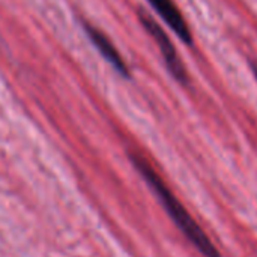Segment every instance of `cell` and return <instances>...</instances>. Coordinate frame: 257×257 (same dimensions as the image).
I'll use <instances>...</instances> for the list:
<instances>
[{
  "label": "cell",
  "instance_id": "6da1fadb",
  "mask_svg": "<svg viewBox=\"0 0 257 257\" xmlns=\"http://www.w3.org/2000/svg\"><path fill=\"white\" fill-rule=\"evenodd\" d=\"M131 163L142 175V178L146 181L149 188L155 193L170 220L175 223L179 232L193 244V247L203 257H221L220 250L209 239L206 232L190 215L185 206L179 202V199L172 193V190L167 187V184L158 175V172L151 166V163L139 154L131 155Z\"/></svg>",
  "mask_w": 257,
  "mask_h": 257
},
{
  "label": "cell",
  "instance_id": "7a4b0ae2",
  "mask_svg": "<svg viewBox=\"0 0 257 257\" xmlns=\"http://www.w3.org/2000/svg\"><path fill=\"white\" fill-rule=\"evenodd\" d=\"M140 17V21L143 24V27L149 32V35L154 38V41L157 42V45L160 47V51L164 57V62H166V66L169 68V71L172 72V75L179 81V83H187L188 80V74H187V69L179 57V54L176 53L170 38L167 36V33L164 32V29L148 14L145 12H140L139 14Z\"/></svg>",
  "mask_w": 257,
  "mask_h": 257
},
{
  "label": "cell",
  "instance_id": "3957f363",
  "mask_svg": "<svg viewBox=\"0 0 257 257\" xmlns=\"http://www.w3.org/2000/svg\"><path fill=\"white\" fill-rule=\"evenodd\" d=\"M148 2L158 12V15L164 20V23L176 33V36L181 41H184L185 44L191 42L190 27L173 0H148Z\"/></svg>",
  "mask_w": 257,
  "mask_h": 257
},
{
  "label": "cell",
  "instance_id": "277c9868",
  "mask_svg": "<svg viewBox=\"0 0 257 257\" xmlns=\"http://www.w3.org/2000/svg\"><path fill=\"white\" fill-rule=\"evenodd\" d=\"M84 27H86V32H87L90 41L95 44V47L99 50V53L105 57V60L110 62L111 66H113L119 74L128 77V66L125 65L122 56L119 54V51L116 50V47L111 44V41H110L101 30H98V29L93 27V26L86 24Z\"/></svg>",
  "mask_w": 257,
  "mask_h": 257
},
{
  "label": "cell",
  "instance_id": "5b68a950",
  "mask_svg": "<svg viewBox=\"0 0 257 257\" xmlns=\"http://www.w3.org/2000/svg\"><path fill=\"white\" fill-rule=\"evenodd\" d=\"M253 69H254V75H256V78H257V65L256 66H253Z\"/></svg>",
  "mask_w": 257,
  "mask_h": 257
}]
</instances>
